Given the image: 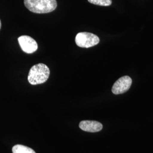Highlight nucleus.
<instances>
[{"label": "nucleus", "mask_w": 153, "mask_h": 153, "mask_svg": "<svg viewBox=\"0 0 153 153\" xmlns=\"http://www.w3.org/2000/svg\"><path fill=\"white\" fill-rule=\"evenodd\" d=\"M79 126L82 131L91 133L100 131L103 129L102 124L97 121H82L80 122Z\"/></svg>", "instance_id": "423d86ee"}, {"label": "nucleus", "mask_w": 153, "mask_h": 153, "mask_svg": "<svg viewBox=\"0 0 153 153\" xmlns=\"http://www.w3.org/2000/svg\"><path fill=\"white\" fill-rule=\"evenodd\" d=\"M1 20H0V29H1Z\"/></svg>", "instance_id": "1a4fd4ad"}, {"label": "nucleus", "mask_w": 153, "mask_h": 153, "mask_svg": "<svg viewBox=\"0 0 153 153\" xmlns=\"http://www.w3.org/2000/svg\"><path fill=\"white\" fill-rule=\"evenodd\" d=\"M75 42L76 45L81 48H90L98 44V36L92 33L82 32L76 34Z\"/></svg>", "instance_id": "7ed1b4c3"}, {"label": "nucleus", "mask_w": 153, "mask_h": 153, "mask_svg": "<svg viewBox=\"0 0 153 153\" xmlns=\"http://www.w3.org/2000/svg\"><path fill=\"white\" fill-rule=\"evenodd\" d=\"M18 40L22 51L26 53H33L38 49L36 42L29 36L23 35L19 37Z\"/></svg>", "instance_id": "39448f33"}, {"label": "nucleus", "mask_w": 153, "mask_h": 153, "mask_svg": "<svg viewBox=\"0 0 153 153\" xmlns=\"http://www.w3.org/2000/svg\"><path fill=\"white\" fill-rule=\"evenodd\" d=\"M132 80L130 76H122L117 79L114 84L112 88V92L115 95L121 94L126 93L131 88Z\"/></svg>", "instance_id": "20e7f679"}, {"label": "nucleus", "mask_w": 153, "mask_h": 153, "mask_svg": "<svg viewBox=\"0 0 153 153\" xmlns=\"http://www.w3.org/2000/svg\"><path fill=\"white\" fill-rule=\"evenodd\" d=\"M12 152L13 153H36L31 148L22 145H15L12 149Z\"/></svg>", "instance_id": "0eeeda50"}, {"label": "nucleus", "mask_w": 153, "mask_h": 153, "mask_svg": "<svg viewBox=\"0 0 153 153\" xmlns=\"http://www.w3.org/2000/svg\"><path fill=\"white\" fill-rule=\"evenodd\" d=\"M50 74L49 68L42 63L33 66L30 69L28 76V82L33 85L42 84L46 82Z\"/></svg>", "instance_id": "f03ea898"}, {"label": "nucleus", "mask_w": 153, "mask_h": 153, "mask_svg": "<svg viewBox=\"0 0 153 153\" xmlns=\"http://www.w3.org/2000/svg\"><path fill=\"white\" fill-rule=\"evenodd\" d=\"M24 4L28 10L37 14L49 13L57 6L56 0H24Z\"/></svg>", "instance_id": "f257e3e1"}, {"label": "nucleus", "mask_w": 153, "mask_h": 153, "mask_svg": "<svg viewBox=\"0 0 153 153\" xmlns=\"http://www.w3.org/2000/svg\"><path fill=\"white\" fill-rule=\"evenodd\" d=\"M88 2L102 6H108L112 4V0H88Z\"/></svg>", "instance_id": "6e6552de"}]
</instances>
